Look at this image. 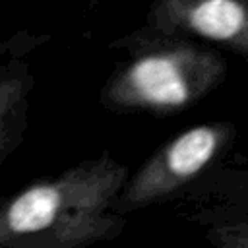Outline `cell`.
I'll return each instance as SVG.
<instances>
[{
    "instance_id": "cell-1",
    "label": "cell",
    "mask_w": 248,
    "mask_h": 248,
    "mask_svg": "<svg viewBox=\"0 0 248 248\" xmlns=\"http://www.w3.org/2000/svg\"><path fill=\"white\" fill-rule=\"evenodd\" d=\"M130 178L107 151L0 200V248H89L126 229L114 211Z\"/></svg>"
},
{
    "instance_id": "cell-2",
    "label": "cell",
    "mask_w": 248,
    "mask_h": 248,
    "mask_svg": "<svg viewBox=\"0 0 248 248\" xmlns=\"http://www.w3.org/2000/svg\"><path fill=\"white\" fill-rule=\"evenodd\" d=\"M114 45H124L128 56L112 70L99 93L103 108L114 114H169L190 108L227 74L217 50L149 27Z\"/></svg>"
},
{
    "instance_id": "cell-3",
    "label": "cell",
    "mask_w": 248,
    "mask_h": 248,
    "mask_svg": "<svg viewBox=\"0 0 248 248\" xmlns=\"http://www.w3.org/2000/svg\"><path fill=\"white\" fill-rule=\"evenodd\" d=\"M231 140L232 126L227 122L198 124L170 138L134 174H130L114 202V211L124 217L172 198L202 174Z\"/></svg>"
},
{
    "instance_id": "cell-4",
    "label": "cell",
    "mask_w": 248,
    "mask_h": 248,
    "mask_svg": "<svg viewBox=\"0 0 248 248\" xmlns=\"http://www.w3.org/2000/svg\"><path fill=\"white\" fill-rule=\"evenodd\" d=\"M145 27L202 39L248 58V0H153Z\"/></svg>"
},
{
    "instance_id": "cell-5",
    "label": "cell",
    "mask_w": 248,
    "mask_h": 248,
    "mask_svg": "<svg viewBox=\"0 0 248 248\" xmlns=\"http://www.w3.org/2000/svg\"><path fill=\"white\" fill-rule=\"evenodd\" d=\"M33 83L35 78L23 62H10L0 76V165L23 138Z\"/></svg>"
},
{
    "instance_id": "cell-6",
    "label": "cell",
    "mask_w": 248,
    "mask_h": 248,
    "mask_svg": "<svg viewBox=\"0 0 248 248\" xmlns=\"http://www.w3.org/2000/svg\"><path fill=\"white\" fill-rule=\"evenodd\" d=\"M207 240L213 248H248V221L213 227Z\"/></svg>"
},
{
    "instance_id": "cell-7",
    "label": "cell",
    "mask_w": 248,
    "mask_h": 248,
    "mask_svg": "<svg viewBox=\"0 0 248 248\" xmlns=\"http://www.w3.org/2000/svg\"><path fill=\"white\" fill-rule=\"evenodd\" d=\"M6 68H8V64H4V62H0V76L6 72Z\"/></svg>"
}]
</instances>
